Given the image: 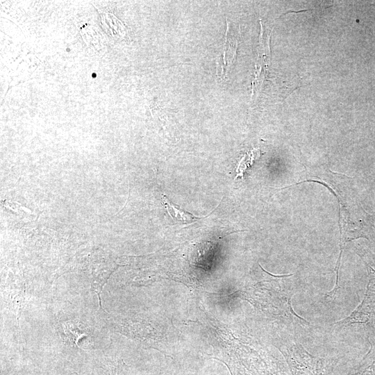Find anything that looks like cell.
Instances as JSON below:
<instances>
[{
  "label": "cell",
  "mask_w": 375,
  "mask_h": 375,
  "mask_svg": "<svg viewBox=\"0 0 375 375\" xmlns=\"http://www.w3.org/2000/svg\"><path fill=\"white\" fill-rule=\"evenodd\" d=\"M292 375H333L338 359L314 356L301 344H287L279 348Z\"/></svg>",
  "instance_id": "obj_1"
},
{
  "label": "cell",
  "mask_w": 375,
  "mask_h": 375,
  "mask_svg": "<svg viewBox=\"0 0 375 375\" xmlns=\"http://www.w3.org/2000/svg\"><path fill=\"white\" fill-rule=\"evenodd\" d=\"M163 205L165 207L169 216L177 221L184 224L192 223L197 219L203 217H198L190 213L187 210L172 203L165 195H162Z\"/></svg>",
  "instance_id": "obj_2"
},
{
  "label": "cell",
  "mask_w": 375,
  "mask_h": 375,
  "mask_svg": "<svg viewBox=\"0 0 375 375\" xmlns=\"http://www.w3.org/2000/svg\"><path fill=\"white\" fill-rule=\"evenodd\" d=\"M350 375H375V351H369L360 365Z\"/></svg>",
  "instance_id": "obj_3"
}]
</instances>
